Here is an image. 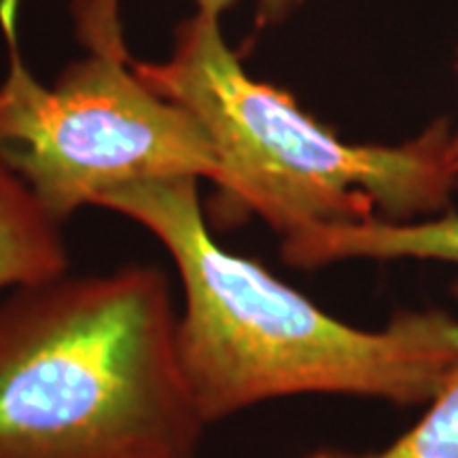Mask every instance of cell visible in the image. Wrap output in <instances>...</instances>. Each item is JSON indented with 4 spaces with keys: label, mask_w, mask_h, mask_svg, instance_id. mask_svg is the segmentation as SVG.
<instances>
[{
    "label": "cell",
    "mask_w": 458,
    "mask_h": 458,
    "mask_svg": "<svg viewBox=\"0 0 458 458\" xmlns=\"http://www.w3.org/2000/svg\"><path fill=\"white\" fill-rule=\"evenodd\" d=\"M98 206L151 232L174 263L185 297L181 368L206 425L291 394L428 403L458 371L454 317L408 310L377 331L342 323L261 263L223 249L198 179L134 182Z\"/></svg>",
    "instance_id": "cell-1"
},
{
    "label": "cell",
    "mask_w": 458,
    "mask_h": 458,
    "mask_svg": "<svg viewBox=\"0 0 458 458\" xmlns=\"http://www.w3.org/2000/svg\"><path fill=\"white\" fill-rule=\"evenodd\" d=\"M176 325L156 266L0 295V458H199Z\"/></svg>",
    "instance_id": "cell-2"
},
{
    "label": "cell",
    "mask_w": 458,
    "mask_h": 458,
    "mask_svg": "<svg viewBox=\"0 0 458 458\" xmlns=\"http://www.w3.org/2000/svg\"><path fill=\"white\" fill-rule=\"evenodd\" d=\"M153 91L187 108L216 156V215L223 225L259 216L280 238L301 229L411 221L450 210L458 179L448 119L399 145H352L257 81L227 47L219 17L198 13L179 28L165 62H134Z\"/></svg>",
    "instance_id": "cell-3"
},
{
    "label": "cell",
    "mask_w": 458,
    "mask_h": 458,
    "mask_svg": "<svg viewBox=\"0 0 458 458\" xmlns=\"http://www.w3.org/2000/svg\"><path fill=\"white\" fill-rule=\"evenodd\" d=\"M17 11L20 0H0L9 60L0 83V156L51 216L64 223L134 182L216 179L219 164L198 119L128 68L119 0H79V37L89 54L49 88L21 57Z\"/></svg>",
    "instance_id": "cell-4"
},
{
    "label": "cell",
    "mask_w": 458,
    "mask_h": 458,
    "mask_svg": "<svg viewBox=\"0 0 458 458\" xmlns=\"http://www.w3.org/2000/svg\"><path fill=\"white\" fill-rule=\"evenodd\" d=\"M284 263L303 270L348 259H422L458 266V213L428 216L422 221L337 223L301 229L280 242Z\"/></svg>",
    "instance_id": "cell-5"
},
{
    "label": "cell",
    "mask_w": 458,
    "mask_h": 458,
    "mask_svg": "<svg viewBox=\"0 0 458 458\" xmlns=\"http://www.w3.org/2000/svg\"><path fill=\"white\" fill-rule=\"evenodd\" d=\"M66 272L62 223L0 156V295Z\"/></svg>",
    "instance_id": "cell-6"
},
{
    "label": "cell",
    "mask_w": 458,
    "mask_h": 458,
    "mask_svg": "<svg viewBox=\"0 0 458 458\" xmlns=\"http://www.w3.org/2000/svg\"><path fill=\"white\" fill-rule=\"evenodd\" d=\"M310 458H458V371L428 401L425 416L385 450L368 454L320 450Z\"/></svg>",
    "instance_id": "cell-7"
},
{
    "label": "cell",
    "mask_w": 458,
    "mask_h": 458,
    "mask_svg": "<svg viewBox=\"0 0 458 458\" xmlns=\"http://www.w3.org/2000/svg\"><path fill=\"white\" fill-rule=\"evenodd\" d=\"M198 3V13L210 15V17H219L223 11L236 4V0H196ZM300 0H259V21L261 24H267V21L278 20L283 17L286 11Z\"/></svg>",
    "instance_id": "cell-8"
},
{
    "label": "cell",
    "mask_w": 458,
    "mask_h": 458,
    "mask_svg": "<svg viewBox=\"0 0 458 458\" xmlns=\"http://www.w3.org/2000/svg\"><path fill=\"white\" fill-rule=\"evenodd\" d=\"M454 72H456V81H458V47H456V57H454ZM448 156H450L452 170H454V174H456V179H458V125H456V128H452Z\"/></svg>",
    "instance_id": "cell-9"
}]
</instances>
